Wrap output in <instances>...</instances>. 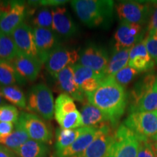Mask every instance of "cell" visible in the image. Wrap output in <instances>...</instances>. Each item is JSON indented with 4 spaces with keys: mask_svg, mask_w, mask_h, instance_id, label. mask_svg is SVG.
<instances>
[{
    "mask_svg": "<svg viewBox=\"0 0 157 157\" xmlns=\"http://www.w3.org/2000/svg\"><path fill=\"white\" fill-rule=\"evenodd\" d=\"M4 103H5V100H4V97H3L1 91H0V105H3Z\"/></svg>",
    "mask_w": 157,
    "mask_h": 157,
    "instance_id": "obj_42",
    "label": "cell"
},
{
    "mask_svg": "<svg viewBox=\"0 0 157 157\" xmlns=\"http://www.w3.org/2000/svg\"><path fill=\"white\" fill-rule=\"evenodd\" d=\"M157 140V135H156V137H154V139H153V140Z\"/></svg>",
    "mask_w": 157,
    "mask_h": 157,
    "instance_id": "obj_44",
    "label": "cell"
},
{
    "mask_svg": "<svg viewBox=\"0 0 157 157\" xmlns=\"http://www.w3.org/2000/svg\"><path fill=\"white\" fill-rule=\"evenodd\" d=\"M71 5L82 22L90 28L109 27L112 22L114 2L111 0H74Z\"/></svg>",
    "mask_w": 157,
    "mask_h": 157,
    "instance_id": "obj_2",
    "label": "cell"
},
{
    "mask_svg": "<svg viewBox=\"0 0 157 157\" xmlns=\"http://www.w3.org/2000/svg\"><path fill=\"white\" fill-rule=\"evenodd\" d=\"M48 153L49 148L45 143L29 139L15 154L17 157H47Z\"/></svg>",
    "mask_w": 157,
    "mask_h": 157,
    "instance_id": "obj_24",
    "label": "cell"
},
{
    "mask_svg": "<svg viewBox=\"0 0 157 157\" xmlns=\"http://www.w3.org/2000/svg\"><path fill=\"white\" fill-rule=\"evenodd\" d=\"M29 139V135L25 129L17 124H15V130L7 137L0 139V144L15 152Z\"/></svg>",
    "mask_w": 157,
    "mask_h": 157,
    "instance_id": "obj_26",
    "label": "cell"
},
{
    "mask_svg": "<svg viewBox=\"0 0 157 157\" xmlns=\"http://www.w3.org/2000/svg\"><path fill=\"white\" fill-rule=\"evenodd\" d=\"M140 138L124 124L114 132L108 157H137Z\"/></svg>",
    "mask_w": 157,
    "mask_h": 157,
    "instance_id": "obj_5",
    "label": "cell"
},
{
    "mask_svg": "<svg viewBox=\"0 0 157 157\" xmlns=\"http://www.w3.org/2000/svg\"><path fill=\"white\" fill-rule=\"evenodd\" d=\"M10 36L14 41L19 52L39 59L34 31L31 26L23 23L13 31Z\"/></svg>",
    "mask_w": 157,
    "mask_h": 157,
    "instance_id": "obj_13",
    "label": "cell"
},
{
    "mask_svg": "<svg viewBox=\"0 0 157 157\" xmlns=\"http://www.w3.org/2000/svg\"><path fill=\"white\" fill-rule=\"evenodd\" d=\"M137 157H157L153 143H151L148 139H140Z\"/></svg>",
    "mask_w": 157,
    "mask_h": 157,
    "instance_id": "obj_35",
    "label": "cell"
},
{
    "mask_svg": "<svg viewBox=\"0 0 157 157\" xmlns=\"http://www.w3.org/2000/svg\"><path fill=\"white\" fill-rule=\"evenodd\" d=\"M98 127H86L84 132L69 147L61 152L54 154L53 157H74L85 151L97 135Z\"/></svg>",
    "mask_w": 157,
    "mask_h": 157,
    "instance_id": "obj_21",
    "label": "cell"
},
{
    "mask_svg": "<svg viewBox=\"0 0 157 157\" xmlns=\"http://www.w3.org/2000/svg\"><path fill=\"white\" fill-rule=\"evenodd\" d=\"M27 109L38 113L46 120H50L53 117L54 99L48 86L39 83L31 88L27 101Z\"/></svg>",
    "mask_w": 157,
    "mask_h": 157,
    "instance_id": "obj_4",
    "label": "cell"
},
{
    "mask_svg": "<svg viewBox=\"0 0 157 157\" xmlns=\"http://www.w3.org/2000/svg\"><path fill=\"white\" fill-rule=\"evenodd\" d=\"M77 111L74 99L66 93H62L56 98L55 102V117L62 116Z\"/></svg>",
    "mask_w": 157,
    "mask_h": 157,
    "instance_id": "obj_30",
    "label": "cell"
},
{
    "mask_svg": "<svg viewBox=\"0 0 157 157\" xmlns=\"http://www.w3.org/2000/svg\"><path fill=\"white\" fill-rule=\"evenodd\" d=\"M25 129L31 140L44 143H51L52 131L48 124L35 113L22 112L16 123Z\"/></svg>",
    "mask_w": 157,
    "mask_h": 157,
    "instance_id": "obj_8",
    "label": "cell"
},
{
    "mask_svg": "<svg viewBox=\"0 0 157 157\" xmlns=\"http://www.w3.org/2000/svg\"><path fill=\"white\" fill-rule=\"evenodd\" d=\"M24 80L17 74L11 62L0 59V85L6 87L22 84Z\"/></svg>",
    "mask_w": 157,
    "mask_h": 157,
    "instance_id": "obj_25",
    "label": "cell"
},
{
    "mask_svg": "<svg viewBox=\"0 0 157 157\" xmlns=\"http://www.w3.org/2000/svg\"><path fill=\"white\" fill-rule=\"evenodd\" d=\"M33 31L39 59L44 64L49 54L57 47L56 38L50 29L34 27Z\"/></svg>",
    "mask_w": 157,
    "mask_h": 157,
    "instance_id": "obj_18",
    "label": "cell"
},
{
    "mask_svg": "<svg viewBox=\"0 0 157 157\" xmlns=\"http://www.w3.org/2000/svg\"><path fill=\"white\" fill-rule=\"evenodd\" d=\"M0 157H17V156L13 151L3 146H0Z\"/></svg>",
    "mask_w": 157,
    "mask_h": 157,
    "instance_id": "obj_40",
    "label": "cell"
},
{
    "mask_svg": "<svg viewBox=\"0 0 157 157\" xmlns=\"http://www.w3.org/2000/svg\"><path fill=\"white\" fill-rule=\"evenodd\" d=\"M11 5L12 2L5 3L4 2H1V3H0V24H1V21L4 16V14H5L6 12L9 10Z\"/></svg>",
    "mask_w": 157,
    "mask_h": 157,
    "instance_id": "obj_41",
    "label": "cell"
},
{
    "mask_svg": "<svg viewBox=\"0 0 157 157\" xmlns=\"http://www.w3.org/2000/svg\"><path fill=\"white\" fill-rule=\"evenodd\" d=\"M129 109L131 113L157 111V78L154 74H147L135 86Z\"/></svg>",
    "mask_w": 157,
    "mask_h": 157,
    "instance_id": "obj_3",
    "label": "cell"
},
{
    "mask_svg": "<svg viewBox=\"0 0 157 157\" xmlns=\"http://www.w3.org/2000/svg\"><path fill=\"white\" fill-rule=\"evenodd\" d=\"M86 127H80L75 129H66L61 127L56 129L55 153L61 152L64 149L69 147L76 140V139L85 130Z\"/></svg>",
    "mask_w": 157,
    "mask_h": 157,
    "instance_id": "obj_23",
    "label": "cell"
},
{
    "mask_svg": "<svg viewBox=\"0 0 157 157\" xmlns=\"http://www.w3.org/2000/svg\"><path fill=\"white\" fill-rule=\"evenodd\" d=\"M109 56L106 51L100 47L90 44L84 48L79 55V64L93 70L97 73L103 74L109 63Z\"/></svg>",
    "mask_w": 157,
    "mask_h": 157,
    "instance_id": "obj_12",
    "label": "cell"
},
{
    "mask_svg": "<svg viewBox=\"0 0 157 157\" xmlns=\"http://www.w3.org/2000/svg\"><path fill=\"white\" fill-rule=\"evenodd\" d=\"M86 96L90 104L109 118L112 126L117 124L124 113L127 105L124 87L117 83L112 76L105 77L97 90Z\"/></svg>",
    "mask_w": 157,
    "mask_h": 157,
    "instance_id": "obj_1",
    "label": "cell"
},
{
    "mask_svg": "<svg viewBox=\"0 0 157 157\" xmlns=\"http://www.w3.org/2000/svg\"><path fill=\"white\" fill-rule=\"evenodd\" d=\"M147 33L149 36L157 34V2H151Z\"/></svg>",
    "mask_w": 157,
    "mask_h": 157,
    "instance_id": "obj_36",
    "label": "cell"
},
{
    "mask_svg": "<svg viewBox=\"0 0 157 157\" xmlns=\"http://www.w3.org/2000/svg\"><path fill=\"white\" fill-rule=\"evenodd\" d=\"M137 74H138V71L137 70L129 67V66H126L125 68L119 71V72H117L112 77L117 83L121 85V87H124L125 86L128 85L132 81L133 78Z\"/></svg>",
    "mask_w": 157,
    "mask_h": 157,
    "instance_id": "obj_34",
    "label": "cell"
},
{
    "mask_svg": "<svg viewBox=\"0 0 157 157\" xmlns=\"http://www.w3.org/2000/svg\"><path fill=\"white\" fill-rule=\"evenodd\" d=\"M55 119L63 129H75L83 127L81 113L78 110L68 114L55 117Z\"/></svg>",
    "mask_w": 157,
    "mask_h": 157,
    "instance_id": "obj_31",
    "label": "cell"
},
{
    "mask_svg": "<svg viewBox=\"0 0 157 157\" xmlns=\"http://www.w3.org/2000/svg\"><path fill=\"white\" fill-rule=\"evenodd\" d=\"M52 29L64 36H73L76 33L77 27L66 8L57 7L52 8Z\"/></svg>",
    "mask_w": 157,
    "mask_h": 157,
    "instance_id": "obj_20",
    "label": "cell"
},
{
    "mask_svg": "<svg viewBox=\"0 0 157 157\" xmlns=\"http://www.w3.org/2000/svg\"><path fill=\"white\" fill-rule=\"evenodd\" d=\"M26 7L24 3L13 2L10 8L4 14L0 24V33L10 36L15 29L23 23Z\"/></svg>",
    "mask_w": 157,
    "mask_h": 157,
    "instance_id": "obj_15",
    "label": "cell"
},
{
    "mask_svg": "<svg viewBox=\"0 0 157 157\" xmlns=\"http://www.w3.org/2000/svg\"><path fill=\"white\" fill-rule=\"evenodd\" d=\"M124 124L140 139H153L157 135V111L132 112Z\"/></svg>",
    "mask_w": 157,
    "mask_h": 157,
    "instance_id": "obj_6",
    "label": "cell"
},
{
    "mask_svg": "<svg viewBox=\"0 0 157 157\" xmlns=\"http://www.w3.org/2000/svg\"><path fill=\"white\" fill-rule=\"evenodd\" d=\"M79 60V54L75 49H69L57 46L49 54L45 68L53 77L67 66H74Z\"/></svg>",
    "mask_w": 157,
    "mask_h": 157,
    "instance_id": "obj_10",
    "label": "cell"
},
{
    "mask_svg": "<svg viewBox=\"0 0 157 157\" xmlns=\"http://www.w3.org/2000/svg\"><path fill=\"white\" fill-rule=\"evenodd\" d=\"M0 3H1V1H0Z\"/></svg>",
    "mask_w": 157,
    "mask_h": 157,
    "instance_id": "obj_45",
    "label": "cell"
},
{
    "mask_svg": "<svg viewBox=\"0 0 157 157\" xmlns=\"http://www.w3.org/2000/svg\"><path fill=\"white\" fill-rule=\"evenodd\" d=\"M145 44L149 55L157 66V34L151 36L148 35L145 39Z\"/></svg>",
    "mask_w": 157,
    "mask_h": 157,
    "instance_id": "obj_37",
    "label": "cell"
},
{
    "mask_svg": "<svg viewBox=\"0 0 157 157\" xmlns=\"http://www.w3.org/2000/svg\"><path fill=\"white\" fill-rule=\"evenodd\" d=\"M32 23L34 27L43 29H52V9L44 7L35 15L32 20Z\"/></svg>",
    "mask_w": 157,
    "mask_h": 157,
    "instance_id": "obj_32",
    "label": "cell"
},
{
    "mask_svg": "<svg viewBox=\"0 0 157 157\" xmlns=\"http://www.w3.org/2000/svg\"><path fill=\"white\" fill-rule=\"evenodd\" d=\"M20 114L17 109L13 105L3 104L0 105V122L16 124Z\"/></svg>",
    "mask_w": 157,
    "mask_h": 157,
    "instance_id": "obj_33",
    "label": "cell"
},
{
    "mask_svg": "<svg viewBox=\"0 0 157 157\" xmlns=\"http://www.w3.org/2000/svg\"><path fill=\"white\" fill-rule=\"evenodd\" d=\"M57 84L64 93L71 96L74 100L84 103L86 95L76 84L74 78L73 66H67L54 76Z\"/></svg>",
    "mask_w": 157,
    "mask_h": 157,
    "instance_id": "obj_17",
    "label": "cell"
},
{
    "mask_svg": "<svg viewBox=\"0 0 157 157\" xmlns=\"http://www.w3.org/2000/svg\"><path fill=\"white\" fill-rule=\"evenodd\" d=\"M17 74L23 79L34 82L36 79L42 67L39 59L19 52L11 61Z\"/></svg>",
    "mask_w": 157,
    "mask_h": 157,
    "instance_id": "obj_16",
    "label": "cell"
},
{
    "mask_svg": "<svg viewBox=\"0 0 157 157\" xmlns=\"http://www.w3.org/2000/svg\"><path fill=\"white\" fill-rule=\"evenodd\" d=\"M153 146H154V151H155V152H156V154L157 155V140H154V143H153Z\"/></svg>",
    "mask_w": 157,
    "mask_h": 157,
    "instance_id": "obj_43",
    "label": "cell"
},
{
    "mask_svg": "<svg viewBox=\"0 0 157 157\" xmlns=\"http://www.w3.org/2000/svg\"><path fill=\"white\" fill-rule=\"evenodd\" d=\"M73 69L76 84L85 95L93 93L97 90L105 78L103 74L97 73L79 63L74 65Z\"/></svg>",
    "mask_w": 157,
    "mask_h": 157,
    "instance_id": "obj_14",
    "label": "cell"
},
{
    "mask_svg": "<svg viewBox=\"0 0 157 157\" xmlns=\"http://www.w3.org/2000/svg\"><path fill=\"white\" fill-rule=\"evenodd\" d=\"M128 65L138 72L148 71L154 68L155 63L147 50L145 39L130 49Z\"/></svg>",
    "mask_w": 157,
    "mask_h": 157,
    "instance_id": "obj_19",
    "label": "cell"
},
{
    "mask_svg": "<svg viewBox=\"0 0 157 157\" xmlns=\"http://www.w3.org/2000/svg\"><path fill=\"white\" fill-rule=\"evenodd\" d=\"M67 2V1H63V0H42V1H39V4L40 5L45 6H52L53 7H59L60 5H64L65 3Z\"/></svg>",
    "mask_w": 157,
    "mask_h": 157,
    "instance_id": "obj_39",
    "label": "cell"
},
{
    "mask_svg": "<svg viewBox=\"0 0 157 157\" xmlns=\"http://www.w3.org/2000/svg\"><path fill=\"white\" fill-rule=\"evenodd\" d=\"M144 35L142 25L121 22L114 34L115 50L132 48L137 43L142 42Z\"/></svg>",
    "mask_w": 157,
    "mask_h": 157,
    "instance_id": "obj_11",
    "label": "cell"
},
{
    "mask_svg": "<svg viewBox=\"0 0 157 157\" xmlns=\"http://www.w3.org/2000/svg\"><path fill=\"white\" fill-rule=\"evenodd\" d=\"M130 49H124L119 51H115L114 54L109 60L105 69V77L114 76L117 72L126 67L127 65L129 63Z\"/></svg>",
    "mask_w": 157,
    "mask_h": 157,
    "instance_id": "obj_27",
    "label": "cell"
},
{
    "mask_svg": "<svg viewBox=\"0 0 157 157\" xmlns=\"http://www.w3.org/2000/svg\"><path fill=\"white\" fill-rule=\"evenodd\" d=\"M18 53L11 36L0 33V59L11 62Z\"/></svg>",
    "mask_w": 157,
    "mask_h": 157,
    "instance_id": "obj_29",
    "label": "cell"
},
{
    "mask_svg": "<svg viewBox=\"0 0 157 157\" xmlns=\"http://www.w3.org/2000/svg\"><path fill=\"white\" fill-rule=\"evenodd\" d=\"M80 113L83 122V127H99L104 124L110 123L109 118L101 110L90 104L89 102H84Z\"/></svg>",
    "mask_w": 157,
    "mask_h": 157,
    "instance_id": "obj_22",
    "label": "cell"
},
{
    "mask_svg": "<svg viewBox=\"0 0 157 157\" xmlns=\"http://www.w3.org/2000/svg\"><path fill=\"white\" fill-rule=\"evenodd\" d=\"M111 126V124L106 123L98 127L97 135L91 144L85 151L74 157H108L115 132Z\"/></svg>",
    "mask_w": 157,
    "mask_h": 157,
    "instance_id": "obj_9",
    "label": "cell"
},
{
    "mask_svg": "<svg viewBox=\"0 0 157 157\" xmlns=\"http://www.w3.org/2000/svg\"><path fill=\"white\" fill-rule=\"evenodd\" d=\"M3 97L6 101H9L20 109H27L26 98L23 91L17 85L2 87L0 89Z\"/></svg>",
    "mask_w": 157,
    "mask_h": 157,
    "instance_id": "obj_28",
    "label": "cell"
},
{
    "mask_svg": "<svg viewBox=\"0 0 157 157\" xmlns=\"http://www.w3.org/2000/svg\"><path fill=\"white\" fill-rule=\"evenodd\" d=\"M151 3L120 2L116 5L118 17L121 22L142 25L149 20Z\"/></svg>",
    "mask_w": 157,
    "mask_h": 157,
    "instance_id": "obj_7",
    "label": "cell"
},
{
    "mask_svg": "<svg viewBox=\"0 0 157 157\" xmlns=\"http://www.w3.org/2000/svg\"><path fill=\"white\" fill-rule=\"evenodd\" d=\"M14 131V124L0 122V139L7 137Z\"/></svg>",
    "mask_w": 157,
    "mask_h": 157,
    "instance_id": "obj_38",
    "label": "cell"
}]
</instances>
